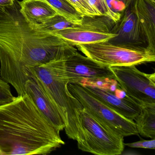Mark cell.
Here are the masks:
<instances>
[{
	"label": "cell",
	"instance_id": "obj_4",
	"mask_svg": "<svg viewBox=\"0 0 155 155\" xmlns=\"http://www.w3.org/2000/svg\"><path fill=\"white\" fill-rule=\"evenodd\" d=\"M80 118L81 134L77 140L79 149L98 155L122 154L124 137L115 133L83 108Z\"/></svg>",
	"mask_w": 155,
	"mask_h": 155
},
{
	"label": "cell",
	"instance_id": "obj_15",
	"mask_svg": "<svg viewBox=\"0 0 155 155\" xmlns=\"http://www.w3.org/2000/svg\"><path fill=\"white\" fill-rule=\"evenodd\" d=\"M134 120L138 134L155 139V104L141 106V110Z\"/></svg>",
	"mask_w": 155,
	"mask_h": 155
},
{
	"label": "cell",
	"instance_id": "obj_8",
	"mask_svg": "<svg viewBox=\"0 0 155 155\" xmlns=\"http://www.w3.org/2000/svg\"><path fill=\"white\" fill-rule=\"evenodd\" d=\"M120 87L141 106L155 104V74H147L135 65L109 67Z\"/></svg>",
	"mask_w": 155,
	"mask_h": 155
},
{
	"label": "cell",
	"instance_id": "obj_7",
	"mask_svg": "<svg viewBox=\"0 0 155 155\" xmlns=\"http://www.w3.org/2000/svg\"><path fill=\"white\" fill-rule=\"evenodd\" d=\"M115 23L106 16H84L80 24L52 33L73 46L97 43L116 37L111 32Z\"/></svg>",
	"mask_w": 155,
	"mask_h": 155
},
{
	"label": "cell",
	"instance_id": "obj_11",
	"mask_svg": "<svg viewBox=\"0 0 155 155\" xmlns=\"http://www.w3.org/2000/svg\"><path fill=\"white\" fill-rule=\"evenodd\" d=\"M111 32L116 37L108 41L112 44L130 47H147L132 6L129 5L115 22Z\"/></svg>",
	"mask_w": 155,
	"mask_h": 155
},
{
	"label": "cell",
	"instance_id": "obj_14",
	"mask_svg": "<svg viewBox=\"0 0 155 155\" xmlns=\"http://www.w3.org/2000/svg\"><path fill=\"white\" fill-rule=\"evenodd\" d=\"M20 11L27 21L34 26L42 24L58 14L45 0H22L18 2Z\"/></svg>",
	"mask_w": 155,
	"mask_h": 155
},
{
	"label": "cell",
	"instance_id": "obj_23",
	"mask_svg": "<svg viewBox=\"0 0 155 155\" xmlns=\"http://www.w3.org/2000/svg\"><path fill=\"white\" fill-rule=\"evenodd\" d=\"M122 1L126 3V4H127V5H129V3L130 2V0H121Z\"/></svg>",
	"mask_w": 155,
	"mask_h": 155
},
{
	"label": "cell",
	"instance_id": "obj_5",
	"mask_svg": "<svg viewBox=\"0 0 155 155\" xmlns=\"http://www.w3.org/2000/svg\"><path fill=\"white\" fill-rule=\"evenodd\" d=\"M76 46L86 57L109 67L137 66L155 61V51L146 47L123 46L108 41Z\"/></svg>",
	"mask_w": 155,
	"mask_h": 155
},
{
	"label": "cell",
	"instance_id": "obj_21",
	"mask_svg": "<svg viewBox=\"0 0 155 155\" xmlns=\"http://www.w3.org/2000/svg\"><path fill=\"white\" fill-rule=\"evenodd\" d=\"M8 89L7 83L0 78V105L5 104L8 101Z\"/></svg>",
	"mask_w": 155,
	"mask_h": 155
},
{
	"label": "cell",
	"instance_id": "obj_17",
	"mask_svg": "<svg viewBox=\"0 0 155 155\" xmlns=\"http://www.w3.org/2000/svg\"><path fill=\"white\" fill-rule=\"evenodd\" d=\"M76 24L71 22L64 17L57 14L48 19L42 24L35 27L46 32L52 33L55 31L71 28Z\"/></svg>",
	"mask_w": 155,
	"mask_h": 155
},
{
	"label": "cell",
	"instance_id": "obj_10",
	"mask_svg": "<svg viewBox=\"0 0 155 155\" xmlns=\"http://www.w3.org/2000/svg\"><path fill=\"white\" fill-rule=\"evenodd\" d=\"M28 71L29 78L25 83V94L32 100L50 123L60 132L65 128V124L58 110L45 90L40 81Z\"/></svg>",
	"mask_w": 155,
	"mask_h": 155
},
{
	"label": "cell",
	"instance_id": "obj_18",
	"mask_svg": "<svg viewBox=\"0 0 155 155\" xmlns=\"http://www.w3.org/2000/svg\"><path fill=\"white\" fill-rule=\"evenodd\" d=\"M90 3L98 16H104L111 19L115 22L120 18L121 14L114 13L110 9L107 0H89Z\"/></svg>",
	"mask_w": 155,
	"mask_h": 155
},
{
	"label": "cell",
	"instance_id": "obj_20",
	"mask_svg": "<svg viewBox=\"0 0 155 155\" xmlns=\"http://www.w3.org/2000/svg\"><path fill=\"white\" fill-rule=\"evenodd\" d=\"M124 145L132 148L155 149V139H151L150 140H142L132 143H126L124 144Z\"/></svg>",
	"mask_w": 155,
	"mask_h": 155
},
{
	"label": "cell",
	"instance_id": "obj_12",
	"mask_svg": "<svg viewBox=\"0 0 155 155\" xmlns=\"http://www.w3.org/2000/svg\"><path fill=\"white\" fill-rule=\"evenodd\" d=\"M84 87L108 107L128 119L133 120L141 110V105L127 95L120 98L108 89L96 86Z\"/></svg>",
	"mask_w": 155,
	"mask_h": 155
},
{
	"label": "cell",
	"instance_id": "obj_6",
	"mask_svg": "<svg viewBox=\"0 0 155 155\" xmlns=\"http://www.w3.org/2000/svg\"><path fill=\"white\" fill-rule=\"evenodd\" d=\"M68 89L83 108L114 132L123 137L138 134L133 120L121 116L92 95L84 86L69 83Z\"/></svg>",
	"mask_w": 155,
	"mask_h": 155
},
{
	"label": "cell",
	"instance_id": "obj_16",
	"mask_svg": "<svg viewBox=\"0 0 155 155\" xmlns=\"http://www.w3.org/2000/svg\"><path fill=\"white\" fill-rule=\"evenodd\" d=\"M56 11L58 15L66 18L72 23H81L82 16L66 0H45Z\"/></svg>",
	"mask_w": 155,
	"mask_h": 155
},
{
	"label": "cell",
	"instance_id": "obj_13",
	"mask_svg": "<svg viewBox=\"0 0 155 155\" xmlns=\"http://www.w3.org/2000/svg\"><path fill=\"white\" fill-rule=\"evenodd\" d=\"M133 8L147 47L155 51V0H135Z\"/></svg>",
	"mask_w": 155,
	"mask_h": 155
},
{
	"label": "cell",
	"instance_id": "obj_2",
	"mask_svg": "<svg viewBox=\"0 0 155 155\" xmlns=\"http://www.w3.org/2000/svg\"><path fill=\"white\" fill-rule=\"evenodd\" d=\"M57 130L25 94L0 105V155H46L65 144Z\"/></svg>",
	"mask_w": 155,
	"mask_h": 155
},
{
	"label": "cell",
	"instance_id": "obj_22",
	"mask_svg": "<svg viewBox=\"0 0 155 155\" xmlns=\"http://www.w3.org/2000/svg\"><path fill=\"white\" fill-rule=\"evenodd\" d=\"M15 0H0V6H8L13 5Z\"/></svg>",
	"mask_w": 155,
	"mask_h": 155
},
{
	"label": "cell",
	"instance_id": "obj_9",
	"mask_svg": "<svg viewBox=\"0 0 155 155\" xmlns=\"http://www.w3.org/2000/svg\"><path fill=\"white\" fill-rule=\"evenodd\" d=\"M64 71L68 84L94 86L99 81L111 82L116 80L109 66L98 63L78 51L64 60Z\"/></svg>",
	"mask_w": 155,
	"mask_h": 155
},
{
	"label": "cell",
	"instance_id": "obj_1",
	"mask_svg": "<svg viewBox=\"0 0 155 155\" xmlns=\"http://www.w3.org/2000/svg\"><path fill=\"white\" fill-rule=\"evenodd\" d=\"M77 51L60 37L31 25L16 0L13 5L0 6V75L18 95H25L28 68L67 58Z\"/></svg>",
	"mask_w": 155,
	"mask_h": 155
},
{
	"label": "cell",
	"instance_id": "obj_3",
	"mask_svg": "<svg viewBox=\"0 0 155 155\" xmlns=\"http://www.w3.org/2000/svg\"><path fill=\"white\" fill-rule=\"evenodd\" d=\"M66 59L51 61L39 66L29 67L28 70L40 81L58 110L65 124L64 130L67 136L77 140L80 136V115L83 107L68 89V82L64 71Z\"/></svg>",
	"mask_w": 155,
	"mask_h": 155
},
{
	"label": "cell",
	"instance_id": "obj_19",
	"mask_svg": "<svg viewBox=\"0 0 155 155\" xmlns=\"http://www.w3.org/2000/svg\"><path fill=\"white\" fill-rule=\"evenodd\" d=\"M82 16H98L89 0H66Z\"/></svg>",
	"mask_w": 155,
	"mask_h": 155
}]
</instances>
